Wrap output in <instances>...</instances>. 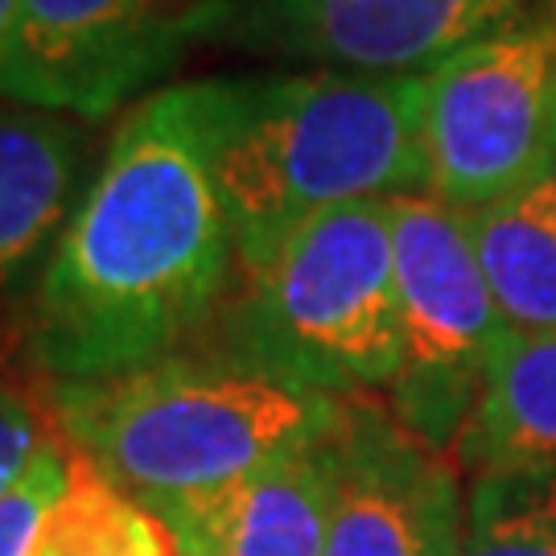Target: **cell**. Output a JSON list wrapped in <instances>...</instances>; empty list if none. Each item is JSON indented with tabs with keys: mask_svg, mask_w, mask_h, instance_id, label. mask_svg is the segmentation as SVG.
Here are the masks:
<instances>
[{
	"mask_svg": "<svg viewBox=\"0 0 556 556\" xmlns=\"http://www.w3.org/2000/svg\"><path fill=\"white\" fill-rule=\"evenodd\" d=\"M236 236L215 178V79L149 91L112 132L25 318L54 383L181 355L219 309Z\"/></svg>",
	"mask_w": 556,
	"mask_h": 556,
	"instance_id": "6da1fadb",
	"label": "cell"
},
{
	"mask_svg": "<svg viewBox=\"0 0 556 556\" xmlns=\"http://www.w3.org/2000/svg\"><path fill=\"white\" fill-rule=\"evenodd\" d=\"M425 75L215 79V178L252 273L338 206L425 190Z\"/></svg>",
	"mask_w": 556,
	"mask_h": 556,
	"instance_id": "7a4b0ae2",
	"label": "cell"
},
{
	"mask_svg": "<svg viewBox=\"0 0 556 556\" xmlns=\"http://www.w3.org/2000/svg\"><path fill=\"white\" fill-rule=\"evenodd\" d=\"M346 400L239 355H169L112 379L54 383L50 413L87 462L161 507L334 438Z\"/></svg>",
	"mask_w": 556,
	"mask_h": 556,
	"instance_id": "3957f363",
	"label": "cell"
},
{
	"mask_svg": "<svg viewBox=\"0 0 556 556\" xmlns=\"http://www.w3.org/2000/svg\"><path fill=\"white\" fill-rule=\"evenodd\" d=\"M231 355L330 396L392 388L404 338L388 199L338 206L239 273Z\"/></svg>",
	"mask_w": 556,
	"mask_h": 556,
	"instance_id": "277c9868",
	"label": "cell"
},
{
	"mask_svg": "<svg viewBox=\"0 0 556 556\" xmlns=\"http://www.w3.org/2000/svg\"><path fill=\"white\" fill-rule=\"evenodd\" d=\"M425 190L462 215L548 174L556 137V0L511 21L425 75Z\"/></svg>",
	"mask_w": 556,
	"mask_h": 556,
	"instance_id": "5b68a950",
	"label": "cell"
},
{
	"mask_svg": "<svg viewBox=\"0 0 556 556\" xmlns=\"http://www.w3.org/2000/svg\"><path fill=\"white\" fill-rule=\"evenodd\" d=\"M388 211L404 338L392 413L445 450L475 408L507 321L478 268L462 211L429 194H396Z\"/></svg>",
	"mask_w": 556,
	"mask_h": 556,
	"instance_id": "8992f818",
	"label": "cell"
},
{
	"mask_svg": "<svg viewBox=\"0 0 556 556\" xmlns=\"http://www.w3.org/2000/svg\"><path fill=\"white\" fill-rule=\"evenodd\" d=\"M231 13L236 0H21L0 96L96 124L174 71Z\"/></svg>",
	"mask_w": 556,
	"mask_h": 556,
	"instance_id": "52a82bcc",
	"label": "cell"
},
{
	"mask_svg": "<svg viewBox=\"0 0 556 556\" xmlns=\"http://www.w3.org/2000/svg\"><path fill=\"white\" fill-rule=\"evenodd\" d=\"M462 532L454 454H441L376 400H346L321 556H457Z\"/></svg>",
	"mask_w": 556,
	"mask_h": 556,
	"instance_id": "ba28073f",
	"label": "cell"
},
{
	"mask_svg": "<svg viewBox=\"0 0 556 556\" xmlns=\"http://www.w3.org/2000/svg\"><path fill=\"white\" fill-rule=\"evenodd\" d=\"M528 0H236L248 41L318 71L429 75Z\"/></svg>",
	"mask_w": 556,
	"mask_h": 556,
	"instance_id": "9c48e42d",
	"label": "cell"
},
{
	"mask_svg": "<svg viewBox=\"0 0 556 556\" xmlns=\"http://www.w3.org/2000/svg\"><path fill=\"white\" fill-rule=\"evenodd\" d=\"M334 498V438L219 491L149 507L178 556H321Z\"/></svg>",
	"mask_w": 556,
	"mask_h": 556,
	"instance_id": "30bf717a",
	"label": "cell"
},
{
	"mask_svg": "<svg viewBox=\"0 0 556 556\" xmlns=\"http://www.w3.org/2000/svg\"><path fill=\"white\" fill-rule=\"evenodd\" d=\"M87 119L0 108V285L25 273L79 206Z\"/></svg>",
	"mask_w": 556,
	"mask_h": 556,
	"instance_id": "8fae6325",
	"label": "cell"
},
{
	"mask_svg": "<svg viewBox=\"0 0 556 556\" xmlns=\"http://www.w3.org/2000/svg\"><path fill=\"white\" fill-rule=\"evenodd\" d=\"M450 454L475 475H556V334L507 330Z\"/></svg>",
	"mask_w": 556,
	"mask_h": 556,
	"instance_id": "7c38bea8",
	"label": "cell"
},
{
	"mask_svg": "<svg viewBox=\"0 0 556 556\" xmlns=\"http://www.w3.org/2000/svg\"><path fill=\"white\" fill-rule=\"evenodd\" d=\"M482 277L507 330L556 334V178L553 169L523 190L466 215Z\"/></svg>",
	"mask_w": 556,
	"mask_h": 556,
	"instance_id": "4fadbf2b",
	"label": "cell"
},
{
	"mask_svg": "<svg viewBox=\"0 0 556 556\" xmlns=\"http://www.w3.org/2000/svg\"><path fill=\"white\" fill-rule=\"evenodd\" d=\"M34 556H178L169 528L71 445V475L41 519Z\"/></svg>",
	"mask_w": 556,
	"mask_h": 556,
	"instance_id": "5bb4252c",
	"label": "cell"
},
{
	"mask_svg": "<svg viewBox=\"0 0 556 556\" xmlns=\"http://www.w3.org/2000/svg\"><path fill=\"white\" fill-rule=\"evenodd\" d=\"M457 556H556V475H475Z\"/></svg>",
	"mask_w": 556,
	"mask_h": 556,
	"instance_id": "9a60e30c",
	"label": "cell"
},
{
	"mask_svg": "<svg viewBox=\"0 0 556 556\" xmlns=\"http://www.w3.org/2000/svg\"><path fill=\"white\" fill-rule=\"evenodd\" d=\"M71 441L54 438L41 450L29 470L0 495V556H34L41 519L54 507V498L71 475Z\"/></svg>",
	"mask_w": 556,
	"mask_h": 556,
	"instance_id": "2e32d148",
	"label": "cell"
},
{
	"mask_svg": "<svg viewBox=\"0 0 556 556\" xmlns=\"http://www.w3.org/2000/svg\"><path fill=\"white\" fill-rule=\"evenodd\" d=\"M54 438H62L59 420H46L34 400L0 379V495L29 470V462Z\"/></svg>",
	"mask_w": 556,
	"mask_h": 556,
	"instance_id": "e0dca14e",
	"label": "cell"
},
{
	"mask_svg": "<svg viewBox=\"0 0 556 556\" xmlns=\"http://www.w3.org/2000/svg\"><path fill=\"white\" fill-rule=\"evenodd\" d=\"M17 4H21V0H0V66H4V54H9V38H13Z\"/></svg>",
	"mask_w": 556,
	"mask_h": 556,
	"instance_id": "ac0fdd59",
	"label": "cell"
},
{
	"mask_svg": "<svg viewBox=\"0 0 556 556\" xmlns=\"http://www.w3.org/2000/svg\"><path fill=\"white\" fill-rule=\"evenodd\" d=\"M548 169H553V178H556V137H553V161H548Z\"/></svg>",
	"mask_w": 556,
	"mask_h": 556,
	"instance_id": "d6986e66",
	"label": "cell"
}]
</instances>
